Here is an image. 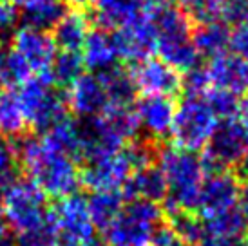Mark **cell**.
Instances as JSON below:
<instances>
[{"label": "cell", "mask_w": 248, "mask_h": 246, "mask_svg": "<svg viewBox=\"0 0 248 246\" xmlns=\"http://www.w3.org/2000/svg\"><path fill=\"white\" fill-rule=\"evenodd\" d=\"M98 76L104 83L109 103H132L134 94H136V87L132 83L129 71H124L116 65Z\"/></svg>", "instance_id": "cell-29"}, {"label": "cell", "mask_w": 248, "mask_h": 246, "mask_svg": "<svg viewBox=\"0 0 248 246\" xmlns=\"http://www.w3.org/2000/svg\"><path fill=\"white\" fill-rule=\"evenodd\" d=\"M65 107L67 112L75 114L78 120H91L98 116L109 105L104 83L94 73H82L76 80L65 87Z\"/></svg>", "instance_id": "cell-13"}, {"label": "cell", "mask_w": 248, "mask_h": 246, "mask_svg": "<svg viewBox=\"0 0 248 246\" xmlns=\"http://www.w3.org/2000/svg\"><path fill=\"white\" fill-rule=\"evenodd\" d=\"M125 205L122 190H98L91 192L87 198V210L94 228L104 232L105 228L120 215Z\"/></svg>", "instance_id": "cell-24"}, {"label": "cell", "mask_w": 248, "mask_h": 246, "mask_svg": "<svg viewBox=\"0 0 248 246\" xmlns=\"http://www.w3.org/2000/svg\"><path fill=\"white\" fill-rule=\"evenodd\" d=\"M44 143L55 152H60L63 156L75 159L80 165L83 154V134L82 123L71 120L69 116L47 129L44 134H40Z\"/></svg>", "instance_id": "cell-20"}, {"label": "cell", "mask_w": 248, "mask_h": 246, "mask_svg": "<svg viewBox=\"0 0 248 246\" xmlns=\"http://www.w3.org/2000/svg\"><path fill=\"white\" fill-rule=\"evenodd\" d=\"M217 123L219 120L208 107L205 98L185 96V100L176 103L172 129H170L172 145L188 152L203 151Z\"/></svg>", "instance_id": "cell-6"}, {"label": "cell", "mask_w": 248, "mask_h": 246, "mask_svg": "<svg viewBox=\"0 0 248 246\" xmlns=\"http://www.w3.org/2000/svg\"><path fill=\"white\" fill-rule=\"evenodd\" d=\"M230 51L248 65V22H237L230 29Z\"/></svg>", "instance_id": "cell-36"}, {"label": "cell", "mask_w": 248, "mask_h": 246, "mask_svg": "<svg viewBox=\"0 0 248 246\" xmlns=\"http://www.w3.org/2000/svg\"><path fill=\"white\" fill-rule=\"evenodd\" d=\"M80 56H82L83 67L94 75H102L105 71L116 67L120 55H118L114 34L102 28L91 29V33L87 34L80 49Z\"/></svg>", "instance_id": "cell-18"}, {"label": "cell", "mask_w": 248, "mask_h": 246, "mask_svg": "<svg viewBox=\"0 0 248 246\" xmlns=\"http://www.w3.org/2000/svg\"><path fill=\"white\" fill-rule=\"evenodd\" d=\"M192 42L198 55L214 58L230 49V29L225 22L200 24L198 29L192 31Z\"/></svg>", "instance_id": "cell-25"}, {"label": "cell", "mask_w": 248, "mask_h": 246, "mask_svg": "<svg viewBox=\"0 0 248 246\" xmlns=\"http://www.w3.org/2000/svg\"><path fill=\"white\" fill-rule=\"evenodd\" d=\"M2 190H4V188H2V186H0V196H2Z\"/></svg>", "instance_id": "cell-47"}, {"label": "cell", "mask_w": 248, "mask_h": 246, "mask_svg": "<svg viewBox=\"0 0 248 246\" xmlns=\"http://www.w3.org/2000/svg\"><path fill=\"white\" fill-rule=\"evenodd\" d=\"M28 120L16 92L7 87H0V136L16 139L28 134Z\"/></svg>", "instance_id": "cell-23"}, {"label": "cell", "mask_w": 248, "mask_h": 246, "mask_svg": "<svg viewBox=\"0 0 248 246\" xmlns=\"http://www.w3.org/2000/svg\"><path fill=\"white\" fill-rule=\"evenodd\" d=\"M6 2H13V0H6Z\"/></svg>", "instance_id": "cell-48"}, {"label": "cell", "mask_w": 248, "mask_h": 246, "mask_svg": "<svg viewBox=\"0 0 248 246\" xmlns=\"http://www.w3.org/2000/svg\"><path fill=\"white\" fill-rule=\"evenodd\" d=\"M165 214L167 223L172 226V230L183 243V246H192L200 243L201 239L207 237V230H205V221L198 212H190V210H170Z\"/></svg>", "instance_id": "cell-28"}, {"label": "cell", "mask_w": 248, "mask_h": 246, "mask_svg": "<svg viewBox=\"0 0 248 246\" xmlns=\"http://www.w3.org/2000/svg\"><path fill=\"white\" fill-rule=\"evenodd\" d=\"M239 192H241V181L235 178L232 170L205 176L196 212L203 219L227 212L230 208L237 206Z\"/></svg>", "instance_id": "cell-14"}, {"label": "cell", "mask_w": 248, "mask_h": 246, "mask_svg": "<svg viewBox=\"0 0 248 246\" xmlns=\"http://www.w3.org/2000/svg\"><path fill=\"white\" fill-rule=\"evenodd\" d=\"M140 132L143 138L163 143L170 136L176 102L170 96H141L134 105Z\"/></svg>", "instance_id": "cell-15"}, {"label": "cell", "mask_w": 248, "mask_h": 246, "mask_svg": "<svg viewBox=\"0 0 248 246\" xmlns=\"http://www.w3.org/2000/svg\"><path fill=\"white\" fill-rule=\"evenodd\" d=\"M181 89L185 91L186 96H203L212 89L210 78H208L207 67L205 65H194L185 73H181Z\"/></svg>", "instance_id": "cell-35"}, {"label": "cell", "mask_w": 248, "mask_h": 246, "mask_svg": "<svg viewBox=\"0 0 248 246\" xmlns=\"http://www.w3.org/2000/svg\"><path fill=\"white\" fill-rule=\"evenodd\" d=\"M31 76H33V73H31L28 63L22 60L15 51H7L4 67L0 73V82L4 83V87H7V89L20 87L22 83L28 82Z\"/></svg>", "instance_id": "cell-33"}, {"label": "cell", "mask_w": 248, "mask_h": 246, "mask_svg": "<svg viewBox=\"0 0 248 246\" xmlns=\"http://www.w3.org/2000/svg\"><path fill=\"white\" fill-rule=\"evenodd\" d=\"M120 60L136 63L154 53V26L152 16H141L125 28L112 31Z\"/></svg>", "instance_id": "cell-16"}, {"label": "cell", "mask_w": 248, "mask_h": 246, "mask_svg": "<svg viewBox=\"0 0 248 246\" xmlns=\"http://www.w3.org/2000/svg\"><path fill=\"white\" fill-rule=\"evenodd\" d=\"M158 167L167 181V198L161 203L163 212L176 208L196 212L201 184L205 179L198 152L183 151L176 145H161Z\"/></svg>", "instance_id": "cell-2"}, {"label": "cell", "mask_w": 248, "mask_h": 246, "mask_svg": "<svg viewBox=\"0 0 248 246\" xmlns=\"http://www.w3.org/2000/svg\"><path fill=\"white\" fill-rule=\"evenodd\" d=\"M13 49L31 69L33 76H47L51 65L56 58V47L53 34L46 29H36L31 26L16 28L11 33Z\"/></svg>", "instance_id": "cell-10"}, {"label": "cell", "mask_w": 248, "mask_h": 246, "mask_svg": "<svg viewBox=\"0 0 248 246\" xmlns=\"http://www.w3.org/2000/svg\"><path fill=\"white\" fill-rule=\"evenodd\" d=\"M16 96L20 100L28 125L40 134L67 118L65 100L47 76H31L18 87Z\"/></svg>", "instance_id": "cell-7"}, {"label": "cell", "mask_w": 248, "mask_h": 246, "mask_svg": "<svg viewBox=\"0 0 248 246\" xmlns=\"http://www.w3.org/2000/svg\"><path fill=\"white\" fill-rule=\"evenodd\" d=\"M245 98L239 100V109H237V122L248 130V91L245 92Z\"/></svg>", "instance_id": "cell-40"}, {"label": "cell", "mask_w": 248, "mask_h": 246, "mask_svg": "<svg viewBox=\"0 0 248 246\" xmlns=\"http://www.w3.org/2000/svg\"><path fill=\"white\" fill-rule=\"evenodd\" d=\"M165 219L163 206L147 199H131L104 232L107 246H147L154 226Z\"/></svg>", "instance_id": "cell-4"}, {"label": "cell", "mask_w": 248, "mask_h": 246, "mask_svg": "<svg viewBox=\"0 0 248 246\" xmlns=\"http://www.w3.org/2000/svg\"><path fill=\"white\" fill-rule=\"evenodd\" d=\"M179 9L190 22L210 24L234 18V4L230 0H178Z\"/></svg>", "instance_id": "cell-26"}, {"label": "cell", "mask_w": 248, "mask_h": 246, "mask_svg": "<svg viewBox=\"0 0 248 246\" xmlns=\"http://www.w3.org/2000/svg\"><path fill=\"white\" fill-rule=\"evenodd\" d=\"M16 20H18V13L13 4L0 0V40L16 29Z\"/></svg>", "instance_id": "cell-38"}, {"label": "cell", "mask_w": 248, "mask_h": 246, "mask_svg": "<svg viewBox=\"0 0 248 246\" xmlns=\"http://www.w3.org/2000/svg\"><path fill=\"white\" fill-rule=\"evenodd\" d=\"M16 2V13L18 18L24 20L26 26L36 29L55 28V24L60 20L67 7L65 0H15Z\"/></svg>", "instance_id": "cell-22"}, {"label": "cell", "mask_w": 248, "mask_h": 246, "mask_svg": "<svg viewBox=\"0 0 248 246\" xmlns=\"http://www.w3.org/2000/svg\"><path fill=\"white\" fill-rule=\"evenodd\" d=\"M0 210L11 232L20 233L42 225L49 217L51 206L47 196L33 181H29L28 178H18L2 190Z\"/></svg>", "instance_id": "cell-5"}, {"label": "cell", "mask_w": 248, "mask_h": 246, "mask_svg": "<svg viewBox=\"0 0 248 246\" xmlns=\"http://www.w3.org/2000/svg\"><path fill=\"white\" fill-rule=\"evenodd\" d=\"M205 67L212 89L227 91L235 96H241L248 91V65L232 51L208 58Z\"/></svg>", "instance_id": "cell-17"}, {"label": "cell", "mask_w": 248, "mask_h": 246, "mask_svg": "<svg viewBox=\"0 0 248 246\" xmlns=\"http://www.w3.org/2000/svg\"><path fill=\"white\" fill-rule=\"evenodd\" d=\"M132 174L122 149L114 154L80 165V186L89 192L120 190Z\"/></svg>", "instance_id": "cell-12"}, {"label": "cell", "mask_w": 248, "mask_h": 246, "mask_svg": "<svg viewBox=\"0 0 248 246\" xmlns=\"http://www.w3.org/2000/svg\"><path fill=\"white\" fill-rule=\"evenodd\" d=\"M243 246H248V232H247V235H245V239H243Z\"/></svg>", "instance_id": "cell-45"}, {"label": "cell", "mask_w": 248, "mask_h": 246, "mask_svg": "<svg viewBox=\"0 0 248 246\" xmlns=\"http://www.w3.org/2000/svg\"><path fill=\"white\" fill-rule=\"evenodd\" d=\"M154 53L159 60L185 73L200 63V55L192 42V22L174 4L159 9L152 16Z\"/></svg>", "instance_id": "cell-3"}, {"label": "cell", "mask_w": 248, "mask_h": 246, "mask_svg": "<svg viewBox=\"0 0 248 246\" xmlns=\"http://www.w3.org/2000/svg\"><path fill=\"white\" fill-rule=\"evenodd\" d=\"M120 190L125 201L147 199L161 205L167 198V181L158 165H151L147 169L132 172Z\"/></svg>", "instance_id": "cell-19"}, {"label": "cell", "mask_w": 248, "mask_h": 246, "mask_svg": "<svg viewBox=\"0 0 248 246\" xmlns=\"http://www.w3.org/2000/svg\"><path fill=\"white\" fill-rule=\"evenodd\" d=\"M132 83L143 96H170L181 91V73L167 62L147 56L143 60L132 63Z\"/></svg>", "instance_id": "cell-11"}, {"label": "cell", "mask_w": 248, "mask_h": 246, "mask_svg": "<svg viewBox=\"0 0 248 246\" xmlns=\"http://www.w3.org/2000/svg\"><path fill=\"white\" fill-rule=\"evenodd\" d=\"M230 2H234V4H239V2H243V0H230Z\"/></svg>", "instance_id": "cell-46"}, {"label": "cell", "mask_w": 248, "mask_h": 246, "mask_svg": "<svg viewBox=\"0 0 248 246\" xmlns=\"http://www.w3.org/2000/svg\"><path fill=\"white\" fill-rule=\"evenodd\" d=\"M51 217L58 235L56 246H78L94 237L96 228L87 210V198L78 192L56 199V205L51 208Z\"/></svg>", "instance_id": "cell-9"}, {"label": "cell", "mask_w": 248, "mask_h": 246, "mask_svg": "<svg viewBox=\"0 0 248 246\" xmlns=\"http://www.w3.org/2000/svg\"><path fill=\"white\" fill-rule=\"evenodd\" d=\"M192 246H243V241H230V239H219V237H210L207 235L205 239L196 243Z\"/></svg>", "instance_id": "cell-39"}, {"label": "cell", "mask_w": 248, "mask_h": 246, "mask_svg": "<svg viewBox=\"0 0 248 246\" xmlns=\"http://www.w3.org/2000/svg\"><path fill=\"white\" fill-rule=\"evenodd\" d=\"M91 20L82 9H69L60 16L53 28V40L58 51H78L91 33Z\"/></svg>", "instance_id": "cell-21"}, {"label": "cell", "mask_w": 248, "mask_h": 246, "mask_svg": "<svg viewBox=\"0 0 248 246\" xmlns=\"http://www.w3.org/2000/svg\"><path fill=\"white\" fill-rule=\"evenodd\" d=\"M83 62L78 51H58L47 78L56 87H67L83 73Z\"/></svg>", "instance_id": "cell-30"}, {"label": "cell", "mask_w": 248, "mask_h": 246, "mask_svg": "<svg viewBox=\"0 0 248 246\" xmlns=\"http://www.w3.org/2000/svg\"><path fill=\"white\" fill-rule=\"evenodd\" d=\"M6 56H7V49H6V46H4V42L0 40V73H2V67H4Z\"/></svg>", "instance_id": "cell-43"}, {"label": "cell", "mask_w": 248, "mask_h": 246, "mask_svg": "<svg viewBox=\"0 0 248 246\" xmlns=\"http://www.w3.org/2000/svg\"><path fill=\"white\" fill-rule=\"evenodd\" d=\"M78 246H107V245H105L104 239H96V237H91V239L83 241L82 245H78Z\"/></svg>", "instance_id": "cell-42"}, {"label": "cell", "mask_w": 248, "mask_h": 246, "mask_svg": "<svg viewBox=\"0 0 248 246\" xmlns=\"http://www.w3.org/2000/svg\"><path fill=\"white\" fill-rule=\"evenodd\" d=\"M65 2H69V4H73L75 7H78V9H82V7L89 6V4H93V0H65Z\"/></svg>", "instance_id": "cell-44"}, {"label": "cell", "mask_w": 248, "mask_h": 246, "mask_svg": "<svg viewBox=\"0 0 248 246\" xmlns=\"http://www.w3.org/2000/svg\"><path fill=\"white\" fill-rule=\"evenodd\" d=\"M208 107L212 109L216 118L219 122L225 120H235L237 118V109H239V96L227 92L221 89H210L207 94L203 96Z\"/></svg>", "instance_id": "cell-32"}, {"label": "cell", "mask_w": 248, "mask_h": 246, "mask_svg": "<svg viewBox=\"0 0 248 246\" xmlns=\"http://www.w3.org/2000/svg\"><path fill=\"white\" fill-rule=\"evenodd\" d=\"M205 230L210 237H219V239L230 241H243L248 232V223L241 210L234 206L227 212L216 214L210 217H205Z\"/></svg>", "instance_id": "cell-27"}, {"label": "cell", "mask_w": 248, "mask_h": 246, "mask_svg": "<svg viewBox=\"0 0 248 246\" xmlns=\"http://www.w3.org/2000/svg\"><path fill=\"white\" fill-rule=\"evenodd\" d=\"M147 246H183V243L179 241V237L172 230V226L167 223V219H163L161 223L154 226Z\"/></svg>", "instance_id": "cell-37"}, {"label": "cell", "mask_w": 248, "mask_h": 246, "mask_svg": "<svg viewBox=\"0 0 248 246\" xmlns=\"http://www.w3.org/2000/svg\"><path fill=\"white\" fill-rule=\"evenodd\" d=\"M56 243H58V235H56L53 217L49 214V217L42 225L16 233L13 246H56Z\"/></svg>", "instance_id": "cell-31"}, {"label": "cell", "mask_w": 248, "mask_h": 246, "mask_svg": "<svg viewBox=\"0 0 248 246\" xmlns=\"http://www.w3.org/2000/svg\"><path fill=\"white\" fill-rule=\"evenodd\" d=\"M235 6V16L239 22H248V0H243L239 4H234Z\"/></svg>", "instance_id": "cell-41"}, {"label": "cell", "mask_w": 248, "mask_h": 246, "mask_svg": "<svg viewBox=\"0 0 248 246\" xmlns=\"http://www.w3.org/2000/svg\"><path fill=\"white\" fill-rule=\"evenodd\" d=\"M18 174H20V169L16 165L13 141L0 136V186L6 188L7 184L20 178Z\"/></svg>", "instance_id": "cell-34"}, {"label": "cell", "mask_w": 248, "mask_h": 246, "mask_svg": "<svg viewBox=\"0 0 248 246\" xmlns=\"http://www.w3.org/2000/svg\"><path fill=\"white\" fill-rule=\"evenodd\" d=\"M11 141L24 178L33 181L47 198L62 199L78 192L80 165L75 159L49 149L40 134H24Z\"/></svg>", "instance_id": "cell-1"}, {"label": "cell", "mask_w": 248, "mask_h": 246, "mask_svg": "<svg viewBox=\"0 0 248 246\" xmlns=\"http://www.w3.org/2000/svg\"><path fill=\"white\" fill-rule=\"evenodd\" d=\"M247 152L248 130L237 120L219 122L200 156L205 176L234 170Z\"/></svg>", "instance_id": "cell-8"}]
</instances>
